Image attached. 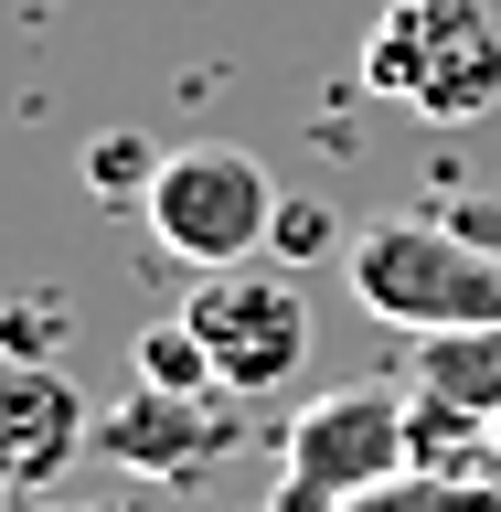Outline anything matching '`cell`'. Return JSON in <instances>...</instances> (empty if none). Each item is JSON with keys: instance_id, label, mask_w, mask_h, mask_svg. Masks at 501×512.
Returning <instances> with one entry per match:
<instances>
[{"instance_id": "1", "label": "cell", "mask_w": 501, "mask_h": 512, "mask_svg": "<svg viewBox=\"0 0 501 512\" xmlns=\"http://www.w3.org/2000/svg\"><path fill=\"white\" fill-rule=\"evenodd\" d=\"M363 86L427 128H470L501 107V22L480 0H384L363 32Z\"/></svg>"}, {"instance_id": "2", "label": "cell", "mask_w": 501, "mask_h": 512, "mask_svg": "<svg viewBox=\"0 0 501 512\" xmlns=\"http://www.w3.org/2000/svg\"><path fill=\"white\" fill-rule=\"evenodd\" d=\"M342 278L374 320H406V331H501V256L470 246L459 224H363Z\"/></svg>"}, {"instance_id": "3", "label": "cell", "mask_w": 501, "mask_h": 512, "mask_svg": "<svg viewBox=\"0 0 501 512\" xmlns=\"http://www.w3.org/2000/svg\"><path fill=\"white\" fill-rule=\"evenodd\" d=\"M139 214H150L160 256H182L192 278H214V267H246V256L278 246V182H267V160L235 150V139L160 150L150 192H139Z\"/></svg>"}, {"instance_id": "4", "label": "cell", "mask_w": 501, "mask_h": 512, "mask_svg": "<svg viewBox=\"0 0 501 512\" xmlns=\"http://www.w3.org/2000/svg\"><path fill=\"white\" fill-rule=\"evenodd\" d=\"M395 470H406V395L342 384V395H320L310 416H288L267 512H342V502H363V491L395 480Z\"/></svg>"}, {"instance_id": "5", "label": "cell", "mask_w": 501, "mask_h": 512, "mask_svg": "<svg viewBox=\"0 0 501 512\" xmlns=\"http://www.w3.org/2000/svg\"><path fill=\"white\" fill-rule=\"evenodd\" d=\"M182 320H192V342H203L224 395H278L310 363V299L278 267H214V278H192Z\"/></svg>"}, {"instance_id": "6", "label": "cell", "mask_w": 501, "mask_h": 512, "mask_svg": "<svg viewBox=\"0 0 501 512\" xmlns=\"http://www.w3.org/2000/svg\"><path fill=\"white\" fill-rule=\"evenodd\" d=\"M235 406H246V395H224V384H203V395L139 384V395H118V406L96 416V448H107L118 470H139V480H203L224 448H235Z\"/></svg>"}, {"instance_id": "7", "label": "cell", "mask_w": 501, "mask_h": 512, "mask_svg": "<svg viewBox=\"0 0 501 512\" xmlns=\"http://www.w3.org/2000/svg\"><path fill=\"white\" fill-rule=\"evenodd\" d=\"M75 448H96V406L64 363H0V502H43Z\"/></svg>"}, {"instance_id": "8", "label": "cell", "mask_w": 501, "mask_h": 512, "mask_svg": "<svg viewBox=\"0 0 501 512\" xmlns=\"http://www.w3.org/2000/svg\"><path fill=\"white\" fill-rule=\"evenodd\" d=\"M416 384L501 427V331H416Z\"/></svg>"}, {"instance_id": "9", "label": "cell", "mask_w": 501, "mask_h": 512, "mask_svg": "<svg viewBox=\"0 0 501 512\" xmlns=\"http://www.w3.org/2000/svg\"><path fill=\"white\" fill-rule=\"evenodd\" d=\"M150 171H160L150 139H128V128L86 139V192H96V203H139V192H150Z\"/></svg>"}, {"instance_id": "10", "label": "cell", "mask_w": 501, "mask_h": 512, "mask_svg": "<svg viewBox=\"0 0 501 512\" xmlns=\"http://www.w3.org/2000/svg\"><path fill=\"white\" fill-rule=\"evenodd\" d=\"M139 384H182V395H203V384H214V363H203V342H192V320L139 331Z\"/></svg>"}, {"instance_id": "11", "label": "cell", "mask_w": 501, "mask_h": 512, "mask_svg": "<svg viewBox=\"0 0 501 512\" xmlns=\"http://www.w3.org/2000/svg\"><path fill=\"white\" fill-rule=\"evenodd\" d=\"M342 512H470V491H459V480H438V470H395V480H374V491H363V502H342Z\"/></svg>"}, {"instance_id": "12", "label": "cell", "mask_w": 501, "mask_h": 512, "mask_svg": "<svg viewBox=\"0 0 501 512\" xmlns=\"http://www.w3.org/2000/svg\"><path fill=\"white\" fill-rule=\"evenodd\" d=\"M310 246H331V214L320 203H278V256H310Z\"/></svg>"}, {"instance_id": "13", "label": "cell", "mask_w": 501, "mask_h": 512, "mask_svg": "<svg viewBox=\"0 0 501 512\" xmlns=\"http://www.w3.org/2000/svg\"><path fill=\"white\" fill-rule=\"evenodd\" d=\"M11 512H118V502H11Z\"/></svg>"}]
</instances>
